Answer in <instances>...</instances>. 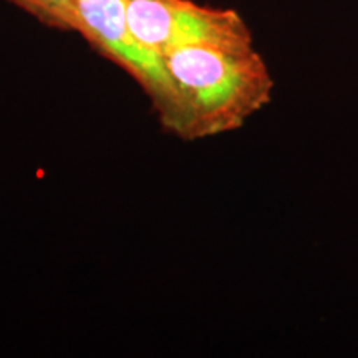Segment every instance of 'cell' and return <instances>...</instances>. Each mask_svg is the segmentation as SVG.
I'll return each mask as SVG.
<instances>
[{"instance_id":"1","label":"cell","mask_w":358,"mask_h":358,"mask_svg":"<svg viewBox=\"0 0 358 358\" xmlns=\"http://www.w3.org/2000/svg\"><path fill=\"white\" fill-rule=\"evenodd\" d=\"M164 62L174 98L161 124L185 141L234 131L271 101L274 80L254 48L186 47Z\"/></svg>"},{"instance_id":"2","label":"cell","mask_w":358,"mask_h":358,"mask_svg":"<svg viewBox=\"0 0 358 358\" xmlns=\"http://www.w3.org/2000/svg\"><path fill=\"white\" fill-rule=\"evenodd\" d=\"M127 17L134 35L163 57L186 47L254 48L248 24L232 8L191 0H127Z\"/></svg>"},{"instance_id":"4","label":"cell","mask_w":358,"mask_h":358,"mask_svg":"<svg viewBox=\"0 0 358 358\" xmlns=\"http://www.w3.org/2000/svg\"><path fill=\"white\" fill-rule=\"evenodd\" d=\"M22 10L29 12L45 25L60 30L78 29L77 0H8Z\"/></svg>"},{"instance_id":"3","label":"cell","mask_w":358,"mask_h":358,"mask_svg":"<svg viewBox=\"0 0 358 358\" xmlns=\"http://www.w3.org/2000/svg\"><path fill=\"white\" fill-rule=\"evenodd\" d=\"M77 32L136 80L161 122L171 108L173 82L164 57L143 43L129 27L127 0H77Z\"/></svg>"}]
</instances>
